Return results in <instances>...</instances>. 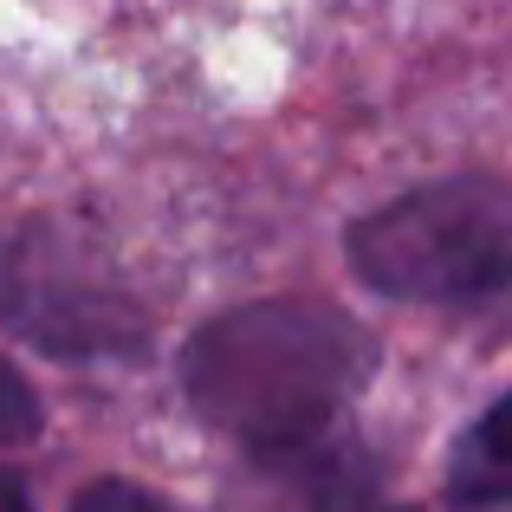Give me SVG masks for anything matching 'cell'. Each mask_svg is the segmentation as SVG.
Here are the masks:
<instances>
[{
	"label": "cell",
	"instance_id": "4",
	"mask_svg": "<svg viewBox=\"0 0 512 512\" xmlns=\"http://www.w3.org/2000/svg\"><path fill=\"white\" fill-rule=\"evenodd\" d=\"M448 506L454 512H506L512 506V389L461 435L448 461Z\"/></svg>",
	"mask_w": 512,
	"mask_h": 512
},
{
	"label": "cell",
	"instance_id": "5",
	"mask_svg": "<svg viewBox=\"0 0 512 512\" xmlns=\"http://www.w3.org/2000/svg\"><path fill=\"white\" fill-rule=\"evenodd\" d=\"M33 435H39V396H33V383L0 357V448L33 441Z\"/></svg>",
	"mask_w": 512,
	"mask_h": 512
},
{
	"label": "cell",
	"instance_id": "3",
	"mask_svg": "<svg viewBox=\"0 0 512 512\" xmlns=\"http://www.w3.org/2000/svg\"><path fill=\"white\" fill-rule=\"evenodd\" d=\"M0 325L52 357H130L150 338V318L111 253L65 221L0 234Z\"/></svg>",
	"mask_w": 512,
	"mask_h": 512
},
{
	"label": "cell",
	"instance_id": "6",
	"mask_svg": "<svg viewBox=\"0 0 512 512\" xmlns=\"http://www.w3.org/2000/svg\"><path fill=\"white\" fill-rule=\"evenodd\" d=\"M72 512H175V506L143 480H91V487H78Z\"/></svg>",
	"mask_w": 512,
	"mask_h": 512
},
{
	"label": "cell",
	"instance_id": "7",
	"mask_svg": "<svg viewBox=\"0 0 512 512\" xmlns=\"http://www.w3.org/2000/svg\"><path fill=\"white\" fill-rule=\"evenodd\" d=\"M0 512H33V493H26V480L13 467H0Z\"/></svg>",
	"mask_w": 512,
	"mask_h": 512
},
{
	"label": "cell",
	"instance_id": "1",
	"mask_svg": "<svg viewBox=\"0 0 512 512\" xmlns=\"http://www.w3.org/2000/svg\"><path fill=\"white\" fill-rule=\"evenodd\" d=\"M376 338L338 305L253 299L208 318L182 350V389L195 415L253 454L318 441L344 402L370 383Z\"/></svg>",
	"mask_w": 512,
	"mask_h": 512
},
{
	"label": "cell",
	"instance_id": "2",
	"mask_svg": "<svg viewBox=\"0 0 512 512\" xmlns=\"http://www.w3.org/2000/svg\"><path fill=\"white\" fill-rule=\"evenodd\" d=\"M357 279L409 305H474L512 286V182L448 175L383 201L344 234Z\"/></svg>",
	"mask_w": 512,
	"mask_h": 512
}]
</instances>
